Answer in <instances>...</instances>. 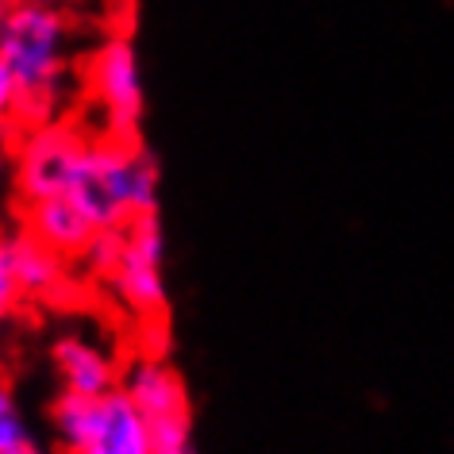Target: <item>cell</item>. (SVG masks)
<instances>
[{
  "instance_id": "obj_1",
  "label": "cell",
  "mask_w": 454,
  "mask_h": 454,
  "mask_svg": "<svg viewBox=\"0 0 454 454\" xmlns=\"http://www.w3.org/2000/svg\"><path fill=\"white\" fill-rule=\"evenodd\" d=\"M82 215L97 227V235L120 231L158 208V166L131 139H89L70 189Z\"/></svg>"
},
{
  "instance_id": "obj_2",
  "label": "cell",
  "mask_w": 454,
  "mask_h": 454,
  "mask_svg": "<svg viewBox=\"0 0 454 454\" xmlns=\"http://www.w3.org/2000/svg\"><path fill=\"white\" fill-rule=\"evenodd\" d=\"M74 59V27L59 4L8 0L0 4V62L12 70L27 116H47Z\"/></svg>"
},
{
  "instance_id": "obj_3",
  "label": "cell",
  "mask_w": 454,
  "mask_h": 454,
  "mask_svg": "<svg viewBox=\"0 0 454 454\" xmlns=\"http://www.w3.org/2000/svg\"><path fill=\"white\" fill-rule=\"evenodd\" d=\"M89 266L105 278L108 293L128 316L143 324L162 320L169 304V278H166V235L158 215H143L120 231H108L85 254Z\"/></svg>"
},
{
  "instance_id": "obj_4",
  "label": "cell",
  "mask_w": 454,
  "mask_h": 454,
  "mask_svg": "<svg viewBox=\"0 0 454 454\" xmlns=\"http://www.w3.org/2000/svg\"><path fill=\"white\" fill-rule=\"evenodd\" d=\"M59 454H151V427L123 389L100 396H59L51 408Z\"/></svg>"
},
{
  "instance_id": "obj_5",
  "label": "cell",
  "mask_w": 454,
  "mask_h": 454,
  "mask_svg": "<svg viewBox=\"0 0 454 454\" xmlns=\"http://www.w3.org/2000/svg\"><path fill=\"white\" fill-rule=\"evenodd\" d=\"M89 139L66 123H35L12 151V185L24 204L62 197L77 174Z\"/></svg>"
},
{
  "instance_id": "obj_6",
  "label": "cell",
  "mask_w": 454,
  "mask_h": 454,
  "mask_svg": "<svg viewBox=\"0 0 454 454\" xmlns=\"http://www.w3.org/2000/svg\"><path fill=\"white\" fill-rule=\"evenodd\" d=\"M89 97L105 116L112 139H131L146 108L139 51L128 35H108L89 59Z\"/></svg>"
},
{
  "instance_id": "obj_7",
  "label": "cell",
  "mask_w": 454,
  "mask_h": 454,
  "mask_svg": "<svg viewBox=\"0 0 454 454\" xmlns=\"http://www.w3.org/2000/svg\"><path fill=\"white\" fill-rule=\"evenodd\" d=\"M51 370L59 381V396H100L120 389L123 358L112 339L89 332V327H66L51 339Z\"/></svg>"
},
{
  "instance_id": "obj_8",
  "label": "cell",
  "mask_w": 454,
  "mask_h": 454,
  "mask_svg": "<svg viewBox=\"0 0 454 454\" xmlns=\"http://www.w3.org/2000/svg\"><path fill=\"white\" fill-rule=\"evenodd\" d=\"M120 389L139 408V416L146 419L151 431L169 427V424H192L185 381L177 378V370L158 350H139V355H131L123 362Z\"/></svg>"
},
{
  "instance_id": "obj_9",
  "label": "cell",
  "mask_w": 454,
  "mask_h": 454,
  "mask_svg": "<svg viewBox=\"0 0 454 454\" xmlns=\"http://www.w3.org/2000/svg\"><path fill=\"white\" fill-rule=\"evenodd\" d=\"M27 208V227L24 231L31 239H39L43 247L59 251L62 258H85L93 251V243L100 239L97 227L85 220L82 208L66 197H47L35 204H24Z\"/></svg>"
},
{
  "instance_id": "obj_10",
  "label": "cell",
  "mask_w": 454,
  "mask_h": 454,
  "mask_svg": "<svg viewBox=\"0 0 454 454\" xmlns=\"http://www.w3.org/2000/svg\"><path fill=\"white\" fill-rule=\"evenodd\" d=\"M12 258H16V278L24 289V301H59L70 286V258L43 247L31 235H12Z\"/></svg>"
},
{
  "instance_id": "obj_11",
  "label": "cell",
  "mask_w": 454,
  "mask_h": 454,
  "mask_svg": "<svg viewBox=\"0 0 454 454\" xmlns=\"http://www.w3.org/2000/svg\"><path fill=\"white\" fill-rule=\"evenodd\" d=\"M35 442V431L27 424V412L20 404L16 385L0 373V454H20Z\"/></svg>"
},
{
  "instance_id": "obj_12",
  "label": "cell",
  "mask_w": 454,
  "mask_h": 454,
  "mask_svg": "<svg viewBox=\"0 0 454 454\" xmlns=\"http://www.w3.org/2000/svg\"><path fill=\"white\" fill-rule=\"evenodd\" d=\"M24 289L16 278V258H12V235L0 231V327H8L24 312Z\"/></svg>"
},
{
  "instance_id": "obj_13",
  "label": "cell",
  "mask_w": 454,
  "mask_h": 454,
  "mask_svg": "<svg viewBox=\"0 0 454 454\" xmlns=\"http://www.w3.org/2000/svg\"><path fill=\"white\" fill-rule=\"evenodd\" d=\"M151 454H197L192 424H169L151 431Z\"/></svg>"
},
{
  "instance_id": "obj_14",
  "label": "cell",
  "mask_w": 454,
  "mask_h": 454,
  "mask_svg": "<svg viewBox=\"0 0 454 454\" xmlns=\"http://www.w3.org/2000/svg\"><path fill=\"white\" fill-rule=\"evenodd\" d=\"M16 112H24V97H20V85L12 70L0 62V120H12Z\"/></svg>"
},
{
  "instance_id": "obj_15",
  "label": "cell",
  "mask_w": 454,
  "mask_h": 454,
  "mask_svg": "<svg viewBox=\"0 0 454 454\" xmlns=\"http://www.w3.org/2000/svg\"><path fill=\"white\" fill-rule=\"evenodd\" d=\"M8 166H12V131H8V120H0V181H4Z\"/></svg>"
},
{
  "instance_id": "obj_16",
  "label": "cell",
  "mask_w": 454,
  "mask_h": 454,
  "mask_svg": "<svg viewBox=\"0 0 454 454\" xmlns=\"http://www.w3.org/2000/svg\"><path fill=\"white\" fill-rule=\"evenodd\" d=\"M20 454H59V450H51L47 442H39V439H35V442H31V447H24Z\"/></svg>"
},
{
  "instance_id": "obj_17",
  "label": "cell",
  "mask_w": 454,
  "mask_h": 454,
  "mask_svg": "<svg viewBox=\"0 0 454 454\" xmlns=\"http://www.w3.org/2000/svg\"><path fill=\"white\" fill-rule=\"evenodd\" d=\"M39 4H59V0H39Z\"/></svg>"
}]
</instances>
